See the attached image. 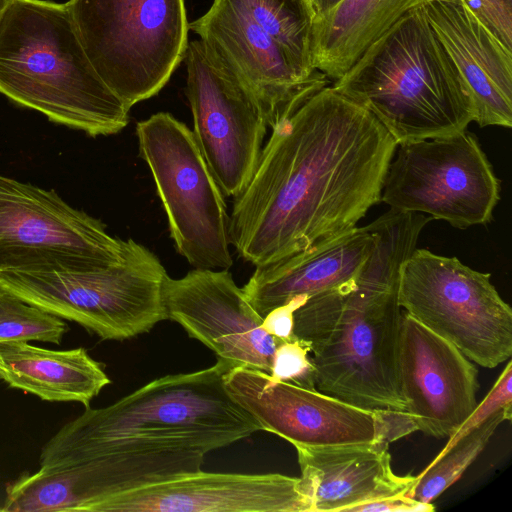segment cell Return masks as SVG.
I'll return each mask as SVG.
<instances>
[{"mask_svg":"<svg viewBox=\"0 0 512 512\" xmlns=\"http://www.w3.org/2000/svg\"><path fill=\"white\" fill-rule=\"evenodd\" d=\"M332 87L368 110L397 145L467 129V88L422 6L372 41Z\"/></svg>","mask_w":512,"mask_h":512,"instance_id":"obj_5","label":"cell"},{"mask_svg":"<svg viewBox=\"0 0 512 512\" xmlns=\"http://www.w3.org/2000/svg\"><path fill=\"white\" fill-rule=\"evenodd\" d=\"M0 93L91 137L116 134L129 120L88 58L67 2H10L0 19Z\"/></svg>","mask_w":512,"mask_h":512,"instance_id":"obj_4","label":"cell"},{"mask_svg":"<svg viewBox=\"0 0 512 512\" xmlns=\"http://www.w3.org/2000/svg\"><path fill=\"white\" fill-rule=\"evenodd\" d=\"M270 34L307 78L316 70L311 63L312 16L302 0H232Z\"/></svg>","mask_w":512,"mask_h":512,"instance_id":"obj_24","label":"cell"},{"mask_svg":"<svg viewBox=\"0 0 512 512\" xmlns=\"http://www.w3.org/2000/svg\"><path fill=\"white\" fill-rule=\"evenodd\" d=\"M341 0H313V8L315 16L324 13L337 5Z\"/></svg>","mask_w":512,"mask_h":512,"instance_id":"obj_33","label":"cell"},{"mask_svg":"<svg viewBox=\"0 0 512 512\" xmlns=\"http://www.w3.org/2000/svg\"><path fill=\"white\" fill-rule=\"evenodd\" d=\"M189 30L212 48L257 101L271 126L282 107L316 74L305 77L283 47L232 0H213Z\"/></svg>","mask_w":512,"mask_h":512,"instance_id":"obj_18","label":"cell"},{"mask_svg":"<svg viewBox=\"0 0 512 512\" xmlns=\"http://www.w3.org/2000/svg\"><path fill=\"white\" fill-rule=\"evenodd\" d=\"M168 319L232 367L270 373L281 341L261 326L263 317L247 300L228 269L195 268L168 278L165 287Z\"/></svg>","mask_w":512,"mask_h":512,"instance_id":"obj_15","label":"cell"},{"mask_svg":"<svg viewBox=\"0 0 512 512\" xmlns=\"http://www.w3.org/2000/svg\"><path fill=\"white\" fill-rule=\"evenodd\" d=\"M374 245L369 224L356 227L308 252L256 266L243 292L264 317L293 298H309L353 282Z\"/></svg>","mask_w":512,"mask_h":512,"instance_id":"obj_21","label":"cell"},{"mask_svg":"<svg viewBox=\"0 0 512 512\" xmlns=\"http://www.w3.org/2000/svg\"><path fill=\"white\" fill-rule=\"evenodd\" d=\"M125 248L126 240L54 189L0 174V272L108 267L122 261Z\"/></svg>","mask_w":512,"mask_h":512,"instance_id":"obj_11","label":"cell"},{"mask_svg":"<svg viewBox=\"0 0 512 512\" xmlns=\"http://www.w3.org/2000/svg\"><path fill=\"white\" fill-rule=\"evenodd\" d=\"M206 454L195 449L130 450L41 466L7 485L0 511L95 512L118 494L201 470Z\"/></svg>","mask_w":512,"mask_h":512,"instance_id":"obj_13","label":"cell"},{"mask_svg":"<svg viewBox=\"0 0 512 512\" xmlns=\"http://www.w3.org/2000/svg\"><path fill=\"white\" fill-rule=\"evenodd\" d=\"M399 378L418 430L451 437L477 405L478 371L450 342L403 311Z\"/></svg>","mask_w":512,"mask_h":512,"instance_id":"obj_17","label":"cell"},{"mask_svg":"<svg viewBox=\"0 0 512 512\" xmlns=\"http://www.w3.org/2000/svg\"><path fill=\"white\" fill-rule=\"evenodd\" d=\"M431 220L392 209L375 219V245L358 277L307 298L294 312L293 335L312 354L319 391L365 409L407 410L399 378V279Z\"/></svg>","mask_w":512,"mask_h":512,"instance_id":"obj_2","label":"cell"},{"mask_svg":"<svg viewBox=\"0 0 512 512\" xmlns=\"http://www.w3.org/2000/svg\"><path fill=\"white\" fill-rule=\"evenodd\" d=\"M169 276L159 258L133 239L121 262L102 268L0 272V287L102 340L123 341L168 320Z\"/></svg>","mask_w":512,"mask_h":512,"instance_id":"obj_6","label":"cell"},{"mask_svg":"<svg viewBox=\"0 0 512 512\" xmlns=\"http://www.w3.org/2000/svg\"><path fill=\"white\" fill-rule=\"evenodd\" d=\"M388 446L295 447L312 512H350L366 502L410 494L417 476L393 472Z\"/></svg>","mask_w":512,"mask_h":512,"instance_id":"obj_20","label":"cell"},{"mask_svg":"<svg viewBox=\"0 0 512 512\" xmlns=\"http://www.w3.org/2000/svg\"><path fill=\"white\" fill-rule=\"evenodd\" d=\"M398 301L468 359L495 368L512 355V309L491 282L456 257L416 248L401 267Z\"/></svg>","mask_w":512,"mask_h":512,"instance_id":"obj_8","label":"cell"},{"mask_svg":"<svg viewBox=\"0 0 512 512\" xmlns=\"http://www.w3.org/2000/svg\"><path fill=\"white\" fill-rule=\"evenodd\" d=\"M501 185L478 138L467 131L397 145L381 201L466 229L493 218Z\"/></svg>","mask_w":512,"mask_h":512,"instance_id":"obj_10","label":"cell"},{"mask_svg":"<svg viewBox=\"0 0 512 512\" xmlns=\"http://www.w3.org/2000/svg\"><path fill=\"white\" fill-rule=\"evenodd\" d=\"M136 135L176 250L194 268L229 269L233 260L224 194L193 132L170 113L159 112L138 122Z\"/></svg>","mask_w":512,"mask_h":512,"instance_id":"obj_9","label":"cell"},{"mask_svg":"<svg viewBox=\"0 0 512 512\" xmlns=\"http://www.w3.org/2000/svg\"><path fill=\"white\" fill-rule=\"evenodd\" d=\"M428 0H341L311 23V63L340 78L366 47L408 11Z\"/></svg>","mask_w":512,"mask_h":512,"instance_id":"obj_23","label":"cell"},{"mask_svg":"<svg viewBox=\"0 0 512 512\" xmlns=\"http://www.w3.org/2000/svg\"><path fill=\"white\" fill-rule=\"evenodd\" d=\"M307 300L306 297H296L284 305L268 312L262 321V328L270 335L281 340L294 337V312Z\"/></svg>","mask_w":512,"mask_h":512,"instance_id":"obj_31","label":"cell"},{"mask_svg":"<svg viewBox=\"0 0 512 512\" xmlns=\"http://www.w3.org/2000/svg\"><path fill=\"white\" fill-rule=\"evenodd\" d=\"M224 360L205 369L154 379L113 404L84 412L42 447L41 466L86 461L102 455L149 449L205 453L262 430L227 392Z\"/></svg>","mask_w":512,"mask_h":512,"instance_id":"obj_3","label":"cell"},{"mask_svg":"<svg viewBox=\"0 0 512 512\" xmlns=\"http://www.w3.org/2000/svg\"><path fill=\"white\" fill-rule=\"evenodd\" d=\"M99 76L131 109L156 95L184 60V0H68Z\"/></svg>","mask_w":512,"mask_h":512,"instance_id":"obj_7","label":"cell"},{"mask_svg":"<svg viewBox=\"0 0 512 512\" xmlns=\"http://www.w3.org/2000/svg\"><path fill=\"white\" fill-rule=\"evenodd\" d=\"M68 331L62 318L0 287V342L41 341L59 345Z\"/></svg>","mask_w":512,"mask_h":512,"instance_id":"obj_26","label":"cell"},{"mask_svg":"<svg viewBox=\"0 0 512 512\" xmlns=\"http://www.w3.org/2000/svg\"><path fill=\"white\" fill-rule=\"evenodd\" d=\"M302 2L305 5V7L308 10V12L310 13V15L312 16V18L314 19L315 11H314V8H313V0H302Z\"/></svg>","mask_w":512,"mask_h":512,"instance_id":"obj_34","label":"cell"},{"mask_svg":"<svg viewBox=\"0 0 512 512\" xmlns=\"http://www.w3.org/2000/svg\"><path fill=\"white\" fill-rule=\"evenodd\" d=\"M511 417L499 413L470 430L449 447H444L431 464L417 476L410 496L432 503L453 485L484 450L499 424Z\"/></svg>","mask_w":512,"mask_h":512,"instance_id":"obj_25","label":"cell"},{"mask_svg":"<svg viewBox=\"0 0 512 512\" xmlns=\"http://www.w3.org/2000/svg\"><path fill=\"white\" fill-rule=\"evenodd\" d=\"M12 0H0V19Z\"/></svg>","mask_w":512,"mask_h":512,"instance_id":"obj_35","label":"cell"},{"mask_svg":"<svg viewBox=\"0 0 512 512\" xmlns=\"http://www.w3.org/2000/svg\"><path fill=\"white\" fill-rule=\"evenodd\" d=\"M184 61L193 135L221 191L235 198L255 172L268 124L249 90L206 43L189 42Z\"/></svg>","mask_w":512,"mask_h":512,"instance_id":"obj_12","label":"cell"},{"mask_svg":"<svg viewBox=\"0 0 512 512\" xmlns=\"http://www.w3.org/2000/svg\"><path fill=\"white\" fill-rule=\"evenodd\" d=\"M432 503L420 502L409 494L389 496L353 507L350 512H431Z\"/></svg>","mask_w":512,"mask_h":512,"instance_id":"obj_32","label":"cell"},{"mask_svg":"<svg viewBox=\"0 0 512 512\" xmlns=\"http://www.w3.org/2000/svg\"><path fill=\"white\" fill-rule=\"evenodd\" d=\"M95 512H312L301 477L197 472L113 496Z\"/></svg>","mask_w":512,"mask_h":512,"instance_id":"obj_16","label":"cell"},{"mask_svg":"<svg viewBox=\"0 0 512 512\" xmlns=\"http://www.w3.org/2000/svg\"><path fill=\"white\" fill-rule=\"evenodd\" d=\"M269 375L278 381L310 389L316 388L309 350L295 337L279 342Z\"/></svg>","mask_w":512,"mask_h":512,"instance_id":"obj_27","label":"cell"},{"mask_svg":"<svg viewBox=\"0 0 512 512\" xmlns=\"http://www.w3.org/2000/svg\"><path fill=\"white\" fill-rule=\"evenodd\" d=\"M229 395L259 423L294 447L331 448L379 443L378 410L273 379L269 373L236 366L223 376Z\"/></svg>","mask_w":512,"mask_h":512,"instance_id":"obj_14","label":"cell"},{"mask_svg":"<svg viewBox=\"0 0 512 512\" xmlns=\"http://www.w3.org/2000/svg\"><path fill=\"white\" fill-rule=\"evenodd\" d=\"M512 362L509 360L492 389L477 403L475 409L461 427L451 436L445 447H449L470 430L476 428L492 416L505 413L512 416Z\"/></svg>","mask_w":512,"mask_h":512,"instance_id":"obj_28","label":"cell"},{"mask_svg":"<svg viewBox=\"0 0 512 512\" xmlns=\"http://www.w3.org/2000/svg\"><path fill=\"white\" fill-rule=\"evenodd\" d=\"M255 172L235 197L230 243L256 266L327 244L379 202L397 147L364 107L317 72L279 111Z\"/></svg>","mask_w":512,"mask_h":512,"instance_id":"obj_1","label":"cell"},{"mask_svg":"<svg viewBox=\"0 0 512 512\" xmlns=\"http://www.w3.org/2000/svg\"><path fill=\"white\" fill-rule=\"evenodd\" d=\"M378 442L390 443L418 431V426L410 413L394 409H378Z\"/></svg>","mask_w":512,"mask_h":512,"instance_id":"obj_30","label":"cell"},{"mask_svg":"<svg viewBox=\"0 0 512 512\" xmlns=\"http://www.w3.org/2000/svg\"><path fill=\"white\" fill-rule=\"evenodd\" d=\"M426 18L457 68L480 127L512 126V51L468 9L463 0H428Z\"/></svg>","mask_w":512,"mask_h":512,"instance_id":"obj_19","label":"cell"},{"mask_svg":"<svg viewBox=\"0 0 512 512\" xmlns=\"http://www.w3.org/2000/svg\"><path fill=\"white\" fill-rule=\"evenodd\" d=\"M0 379L44 401L85 407L111 383L104 365L83 347L52 350L22 341L0 342Z\"/></svg>","mask_w":512,"mask_h":512,"instance_id":"obj_22","label":"cell"},{"mask_svg":"<svg viewBox=\"0 0 512 512\" xmlns=\"http://www.w3.org/2000/svg\"><path fill=\"white\" fill-rule=\"evenodd\" d=\"M474 16L512 51V0H463Z\"/></svg>","mask_w":512,"mask_h":512,"instance_id":"obj_29","label":"cell"}]
</instances>
